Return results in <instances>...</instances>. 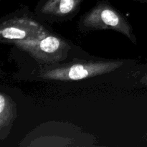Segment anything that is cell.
<instances>
[{
  "mask_svg": "<svg viewBox=\"0 0 147 147\" xmlns=\"http://www.w3.org/2000/svg\"><path fill=\"white\" fill-rule=\"evenodd\" d=\"M124 63L120 59H75L67 63L40 65L36 78L50 81H78L112 73Z\"/></svg>",
  "mask_w": 147,
  "mask_h": 147,
  "instance_id": "6da1fadb",
  "label": "cell"
},
{
  "mask_svg": "<svg viewBox=\"0 0 147 147\" xmlns=\"http://www.w3.org/2000/svg\"><path fill=\"white\" fill-rule=\"evenodd\" d=\"M40 65H53L67 60L72 43L60 34L52 32L36 40H22L12 44Z\"/></svg>",
  "mask_w": 147,
  "mask_h": 147,
  "instance_id": "277c9868",
  "label": "cell"
},
{
  "mask_svg": "<svg viewBox=\"0 0 147 147\" xmlns=\"http://www.w3.org/2000/svg\"><path fill=\"white\" fill-rule=\"evenodd\" d=\"M17 118V106L14 100L1 91L0 93V140L3 142L11 131Z\"/></svg>",
  "mask_w": 147,
  "mask_h": 147,
  "instance_id": "8992f818",
  "label": "cell"
},
{
  "mask_svg": "<svg viewBox=\"0 0 147 147\" xmlns=\"http://www.w3.org/2000/svg\"><path fill=\"white\" fill-rule=\"evenodd\" d=\"M141 83L142 84L145 85V86H147V73H145L143 77L142 78V79H141Z\"/></svg>",
  "mask_w": 147,
  "mask_h": 147,
  "instance_id": "52a82bcc",
  "label": "cell"
},
{
  "mask_svg": "<svg viewBox=\"0 0 147 147\" xmlns=\"http://www.w3.org/2000/svg\"><path fill=\"white\" fill-rule=\"evenodd\" d=\"M78 28L83 33L111 30L124 35L134 45L137 44L133 26L124 14L108 0L97 1L92 8L80 17Z\"/></svg>",
  "mask_w": 147,
  "mask_h": 147,
  "instance_id": "7a4b0ae2",
  "label": "cell"
},
{
  "mask_svg": "<svg viewBox=\"0 0 147 147\" xmlns=\"http://www.w3.org/2000/svg\"><path fill=\"white\" fill-rule=\"evenodd\" d=\"M84 0H40L34 13L44 23L70 21L76 17Z\"/></svg>",
  "mask_w": 147,
  "mask_h": 147,
  "instance_id": "5b68a950",
  "label": "cell"
},
{
  "mask_svg": "<svg viewBox=\"0 0 147 147\" xmlns=\"http://www.w3.org/2000/svg\"><path fill=\"white\" fill-rule=\"evenodd\" d=\"M126 1H129V0H126ZM134 1H136V2H140L142 4H147V0H132Z\"/></svg>",
  "mask_w": 147,
  "mask_h": 147,
  "instance_id": "ba28073f",
  "label": "cell"
},
{
  "mask_svg": "<svg viewBox=\"0 0 147 147\" xmlns=\"http://www.w3.org/2000/svg\"><path fill=\"white\" fill-rule=\"evenodd\" d=\"M52 31L27 6H21L0 20V41L12 45L17 41L36 40Z\"/></svg>",
  "mask_w": 147,
  "mask_h": 147,
  "instance_id": "3957f363",
  "label": "cell"
}]
</instances>
